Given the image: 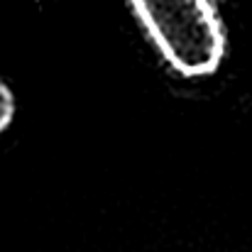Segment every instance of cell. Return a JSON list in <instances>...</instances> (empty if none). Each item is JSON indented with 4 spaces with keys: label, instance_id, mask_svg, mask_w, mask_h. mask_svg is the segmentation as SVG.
<instances>
[{
    "label": "cell",
    "instance_id": "obj_2",
    "mask_svg": "<svg viewBox=\"0 0 252 252\" xmlns=\"http://www.w3.org/2000/svg\"><path fill=\"white\" fill-rule=\"evenodd\" d=\"M12 118H15V95L7 88V84L0 81V132L7 130Z\"/></svg>",
    "mask_w": 252,
    "mask_h": 252
},
{
    "label": "cell",
    "instance_id": "obj_1",
    "mask_svg": "<svg viewBox=\"0 0 252 252\" xmlns=\"http://www.w3.org/2000/svg\"><path fill=\"white\" fill-rule=\"evenodd\" d=\"M169 66L189 79L218 71L225 30L213 0H127Z\"/></svg>",
    "mask_w": 252,
    "mask_h": 252
}]
</instances>
